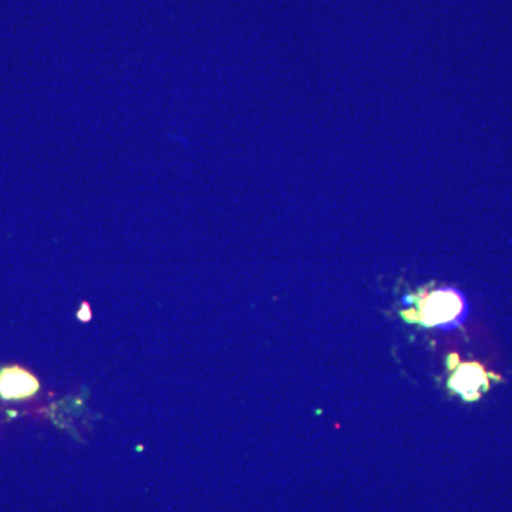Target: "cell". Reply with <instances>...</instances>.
<instances>
[{
  "instance_id": "1",
  "label": "cell",
  "mask_w": 512,
  "mask_h": 512,
  "mask_svg": "<svg viewBox=\"0 0 512 512\" xmlns=\"http://www.w3.org/2000/svg\"><path fill=\"white\" fill-rule=\"evenodd\" d=\"M404 303L407 306V311L402 312L404 320L444 332L460 328L470 312L466 295L454 286L419 289L407 296Z\"/></svg>"
},
{
  "instance_id": "2",
  "label": "cell",
  "mask_w": 512,
  "mask_h": 512,
  "mask_svg": "<svg viewBox=\"0 0 512 512\" xmlns=\"http://www.w3.org/2000/svg\"><path fill=\"white\" fill-rule=\"evenodd\" d=\"M491 375L480 363H458L448 387L466 402H476L490 389Z\"/></svg>"
},
{
  "instance_id": "3",
  "label": "cell",
  "mask_w": 512,
  "mask_h": 512,
  "mask_svg": "<svg viewBox=\"0 0 512 512\" xmlns=\"http://www.w3.org/2000/svg\"><path fill=\"white\" fill-rule=\"evenodd\" d=\"M39 382L32 373L19 366L0 370V397L5 400H25L39 392Z\"/></svg>"
}]
</instances>
